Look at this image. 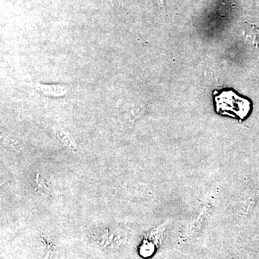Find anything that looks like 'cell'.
Returning <instances> with one entry per match:
<instances>
[{"label": "cell", "mask_w": 259, "mask_h": 259, "mask_svg": "<svg viewBox=\"0 0 259 259\" xmlns=\"http://www.w3.org/2000/svg\"><path fill=\"white\" fill-rule=\"evenodd\" d=\"M159 1H160V3H161V4H163V0H159Z\"/></svg>", "instance_id": "cell-4"}, {"label": "cell", "mask_w": 259, "mask_h": 259, "mask_svg": "<svg viewBox=\"0 0 259 259\" xmlns=\"http://www.w3.org/2000/svg\"><path fill=\"white\" fill-rule=\"evenodd\" d=\"M53 133H54V136L56 139L59 140V142L61 143L65 147L69 148V150L73 151H77L79 148L77 145L74 141L71 136L68 134L66 131L59 127H54L53 128Z\"/></svg>", "instance_id": "cell-3"}, {"label": "cell", "mask_w": 259, "mask_h": 259, "mask_svg": "<svg viewBox=\"0 0 259 259\" xmlns=\"http://www.w3.org/2000/svg\"><path fill=\"white\" fill-rule=\"evenodd\" d=\"M214 107L218 113L229 115L244 120L251 110L252 102L249 99L238 95L232 89L214 91Z\"/></svg>", "instance_id": "cell-1"}, {"label": "cell", "mask_w": 259, "mask_h": 259, "mask_svg": "<svg viewBox=\"0 0 259 259\" xmlns=\"http://www.w3.org/2000/svg\"><path fill=\"white\" fill-rule=\"evenodd\" d=\"M24 84L32 87L46 96L53 97L65 96L69 90L68 87L62 84H45L40 83H25Z\"/></svg>", "instance_id": "cell-2"}]
</instances>
